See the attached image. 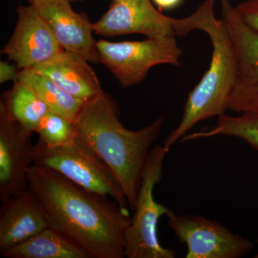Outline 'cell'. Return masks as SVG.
<instances>
[{"mask_svg":"<svg viewBox=\"0 0 258 258\" xmlns=\"http://www.w3.org/2000/svg\"><path fill=\"white\" fill-rule=\"evenodd\" d=\"M27 180L50 228L89 258L125 257L127 208L49 168L32 164Z\"/></svg>","mask_w":258,"mask_h":258,"instance_id":"6da1fadb","label":"cell"},{"mask_svg":"<svg viewBox=\"0 0 258 258\" xmlns=\"http://www.w3.org/2000/svg\"><path fill=\"white\" fill-rule=\"evenodd\" d=\"M119 113L117 102L103 92L86 102L75 123L77 137L109 168L134 211L148 155L165 116L145 128L130 131L120 123Z\"/></svg>","mask_w":258,"mask_h":258,"instance_id":"7a4b0ae2","label":"cell"},{"mask_svg":"<svg viewBox=\"0 0 258 258\" xmlns=\"http://www.w3.org/2000/svg\"><path fill=\"white\" fill-rule=\"evenodd\" d=\"M201 30L211 39V62L203 79L188 96L181 122L164 141L163 146L169 151L199 122L225 113L235 84L237 57L223 20H217L212 11Z\"/></svg>","mask_w":258,"mask_h":258,"instance_id":"3957f363","label":"cell"},{"mask_svg":"<svg viewBox=\"0 0 258 258\" xmlns=\"http://www.w3.org/2000/svg\"><path fill=\"white\" fill-rule=\"evenodd\" d=\"M215 1L205 0L187 18L174 19L156 9L150 0H113L108 11L93 23V30L106 37L133 33L147 37H185L194 30H201Z\"/></svg>","mask_w":258,"mask_h":258,"instance_id":"277c9868","label":"cell"},{"mask_svg":"<svg viewBox=\"0 0 258 258\" xmlns=\"http://www.w3.org/2000/svg\"><path fill=\"white\" fill-rule=\"evenodd\" d=\"M169 150L164 146L151 149L142 175L132 221L125 233V257L174 258L176 252L161 245L157 225L161 216L171 209L160 205L154 198V189L162 177L163 162Z\"/></svg>","mask_w":258,"mask_h":258,"instance_id":"5b68a950","label":"cell"},{"mask_svg":"<svg viewBox=\"0 0 258 258\" xmlns=\"http://www.w3.org/2000/svg\"><path fill=\"white\" fill-rule=\"evenodd\" d=\"M33 164L53 169L85 189L128 207L126 197L109 168L78 137L71 143L55 147L38 140L34 147Z\"/></svg>","mask_w":258,"mask_h":258,"instance_id":"8992f818","label":"cell"},{"mask_svg":"<svg viewBox=\"0 0 258 258\" xmlns=\"http://www.w3.org/2000/svg\"><path fill=\"white\" fill-rule=\"evenodd\" d=\"M101 62L123 87L139 84L149 70L161 64L179 67L182 50L172 36L147 37L142 41L97 42Z\"/></svg>","mask_w":258,"mask_h":258,"instance_id":"52a82bcc","label":"cell"},{"mask_svg":"<svg viewBox=\"0 0 258 258\" xmlns=\"http://www.w3.org/2000/svg\"><path fill=\"white\" fill-rule=\"evenodd\" d=\"M222 20L228 30L237 57V75L227 109L239 113L258 112V32L236 13L229 0H222Z\"/></svg>","mask_w":258,"mask_h":258,"instance_id":"ba28073f","label":"cell"},{"mask_svg":"<svg viewBox=\"0 0 258 258\" xmlns=\"http://www.w3.org/2000/svg\"><path fill=\"white\" fill-rule=\"evenodd\" d=\"M169 227L187 247L186 258H240L253 249L250 240L236 235L217 220L201 215H166Z\"/></svg>","mask_w":258,"mask_h":258,"instance_id":"9c48e42d","label":"cell"},{"mask_svg":"<svg viewBox=\"0 0 258 258\" xmlns=\"http://www.w3.org/2000/svg\"><path fill=\"white\" fill-rule=\"evenodd\" d=\"M11 38L1 51L20 71L30 69L63 51L46 22L29 5L20 4Z\"/></svg>","mask_w":258,"mask_h":258,"instance_id":"30bf717a","label":"cell"},{"mask_svg":"<svg viewBox=\"0 0 258 258\" xmlns=\"http://www.w3.org/2000/svg\"><path fill=\"white\" fill-rule=\"evenodd\" d=\"M46 22L59 45L93 63L101 62L97 42L93 37V23L85 13L73 10L69 0H28Z\"/></svg>","mask_w":258,"mask_h":258,"instance_id":"8fae6325","label":"cell"},{"mask_svg":"<svg viewBox=\"0 0 258 258\" xmlns=\"http://www.w3.org/2000/svg\"><path fill=\"white\" fill-rule=\"evenodd\" d=\"M27 132L0 106V201L28 189L27 174L33 164L34 147Z\"/></svg>","mask_w":258,"mask_h":258,"instance_id":"7c38bea8","label":"cell"},{"mask_svg":"<svg viewBox=\"0 0 258 258\" xmlns=\"http://www.w3.org/2000/svg\"><path fill=\"white\" fill-rule=\"evenodd\" d=\"M49 227L34 194L28 189L2 203L0 252Z\"/></svg>","mask_w":258,"mask_h":258,"instance_id":"4fadbf2b","label":"cell"},{"mask_svg":"<svg viewBox=\"0 0 258 258\" xmlns=\"http://www.w3.org/2000/svg\"><path fill=\"white\" fill-rule=\"evenodd\" d=\"M88 62L81 56L63 50L30 69L52 80L75 98L88 102L103 92L96 73Z\"/></svg>","mask_w":258,"mask_h":258,"instance_id":"5bb4252c","label":"cell"},{"mask_svg":"<svg viewBox=\"0 0 258 258\" xmlns=\"http://www.w3.org/2000/svg\"><path fill=\"white\" fill-rule=\"evenodd\" d=\"M0 254L5 258H89L50 227L1 251Z\"/></svg>","mask_w":258,"mask_h":258,"instance_id":"9a60e30c","label":"cell"},{"mask_svg":"<svg viewBox=\"0 0 258 258\" xmlns=\"http://www.w3.org/2000/svg\"><path fill=\"white\" fill-rule=\"evenodd\" d=\"M0 106L30 133L35 132L44 115L50 110L36 93L20 81L3 95Z\"/></svg>","mask_w":258,"mask_h":258,"instance_id":"2e32d148","label":"cell"},{"mask_svg":"<svg viewBox=\"0 0 258 258\" xmlns=\"http://www.w3.org/2000/svg\"><path fill=\"white\" fill-rule=\"evenodd\" d=\"M19 81L40 97L50 110L76 122L86 102L78 99L64 91L45 76L32 71H20Z\"/></svg>","mask_w":258,"mask_h":258,"instance_id":"e0dca14e","label":"cell"},{"mask_svg":"<svg viewBox=\"0 0 258 258\" xmlns=\"http://www.w3.org/2000/svg\"><path fill=\"white\" fill-rule=\"evenodd\" d=\"M227 136L242 139L258 152V112L232 116L225 113L218 116L217 123L195 133L186 134L180 142Z\"/></svg>","mask_w":258,"mask_h":258,"instance_id":"ac0fdd59","label":"cell"},{"mask_svg":"<svg viewBox=\"0 0 258 258\" xmlns=\"http://www.w3.org/2000/svg\"><path fill=\"white\" fill-rule=\"evenodd\" d=\"M35 132L39 140L49 147L66 145L77 137L76 123L51 110L44 115Z\"/></svg>","mask_w":258,"mask_h":258,"instance_id":"d6986e66","label":"cell"},{"mask_svg":"<svg viewBox=\"0 0 258 258\" xmlns=\"http://www.w3.org/2000/svg\"><path fill=\"white\" fill-rule=\"evenodd\" d=\"M235 10L243 23L258 32V0H246Z\"/></svg>","mask_w":258,"mask_h":258,"instance_id":"ffe728a7","label":"cell"},{"mask_svg":"<svg viewBox=\"0 0 258 258\" xmlns=\"http://www.w3.org/2000/svg\"><path fill=\"white\" fill-rule=\"evenodd\" d=\"M20 70L16 64H11L8 61L0 62V83L12 81L17 82L20 78Z\"/></svg>","mask_w":258,"mask_h":258,"instance_id":"44dd1931","label":"cell"},{"mask_svg":"<svg viewBox=\"0 0 258 258\" xmlns=\"http://www.w3.org/2000/svg\"><path fill=\"white\" fill-rule=\"evenodd\" d=\"M182 1L183 0H153L160 11L174 9L179 6Z\"/></svg>","mask_w":258,"mask_h":258,"instance_id":"7402d4cb","label":"cell"},{"mask_svg":"<svg viewBox=\"0 0 258 258\" xmlns=\"http://www.w3.org/2000/svg\"><path fill=\"white\" fill-rule=\"evenodd\" d=\"M69 1L71 2H82L83 0H69Z\"/></svg>","mask_w":258,"mask_h":258,"instance_id":"603a6c76","label":"cell"},{"mask_svg":"<svg viewBox=\"0 0 258 258\" xmlns=\"http://www.w3.org/2000/svg\"><path fill=\"white\" fill-rule=\"evenodd\" d=\"M254 257H255V258H258V253L257 254H256L255 256H254Z\"/></svg>","mask_w":258,"mask_h":258,"instance_id":"cb8c5ba5","label":"cell"}]
</instances>
